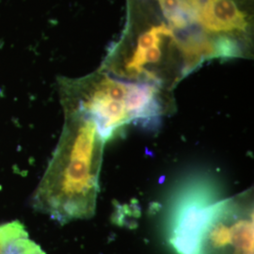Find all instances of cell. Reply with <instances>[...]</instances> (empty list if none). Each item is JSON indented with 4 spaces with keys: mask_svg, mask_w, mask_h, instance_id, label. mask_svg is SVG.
Masks as SVG:
<instances>
[{
    "mask_svg": "<svg viewBox=\"0 0 254 254\" xmlns=\"http://www.w3.org/2000/svg\"><path fill=\"white\" fill-rule=\"evenodd\" d=\"M58 86L63 109L91 119L106 141L127 125L153 127L176 110L173 91L121 79L100 67L81 77L61 76Z\"/></svg>",
    "mask_w": 254,
    "mask_h": 254,
    "instance_id": "cell-4",
    "label": "cell"
},
{
    "mask_svg": "<svg viewBox=\"0 0 254 254\" xmlns=\"http://www.w3.org/2000/svg\"><path fill=\"white\" fill-rule=\"evenodd\" d=\"M64 125L31 206L62 224L95 214L105 138L91 119L64 110Z\"/></svg>",
    "mask_w": 254,
    "mask_h": 254,
    "instance_id": "cell-2",
    "label": "cell"
},
{
    "mask_svg": "<svg viewBox=\"0 0 254 254\" xmlns=\"http://www.w3.org/2000/svg\"><path fill=\"white\" fill-rule=\"evenodd\" d=\"M170 242L178 254H254V190L217 200L205 183L182 191Z\"/></svg>",
    "mask_w": 254,
    "mask_h": 254,
    "instance_id": "cell-3",
    "label": "cell"
},
{
    "mask_svg": "<svg viewBox=\"0 0 254 254\" xmlns=\"http://www.w3.org/2000/svg\"><path fill=\"white\" fill-rule=\"evenodd\" d=\"M2 249H3V240H2V237L0 236V254H2Z\"/></svg>",
    "mask_w": 254,
    "mask_h": 254,
    "instance_id": "cell-6",
    "label": "cell"
},
{
    "mask_svg": "<svg viewBox=\"0 0 254 254\" xmlns=\"http://www.w3.org/2000/svg\"><path fill=\"white\" fill-rule=\"evenodd\" d=\"M3 240L1 254H46L41 247L28 238L24 225L19 221H12L0 226Z\"/></svg>",
    "mask_w": 254,
    "mask_h": 254,
    "instance_id": "cell-5",
    "label": "cell"
},
{
    "mask_svg": "<svg viewBox=\"0 0 254 254\" xmlns=\"http://www.w3.org/2000/svg\"><path fill=\"white\" fill-rule=\"evenodd\" d=\"M125 27L101 69L173 91L213 61L251 60L254 0H126Z\"/></svg>",
    "mask_w": 254,
    "mask_h": 254,
    "instance_id": "cell-1",
    "label": "cell"
}]
</instances>
